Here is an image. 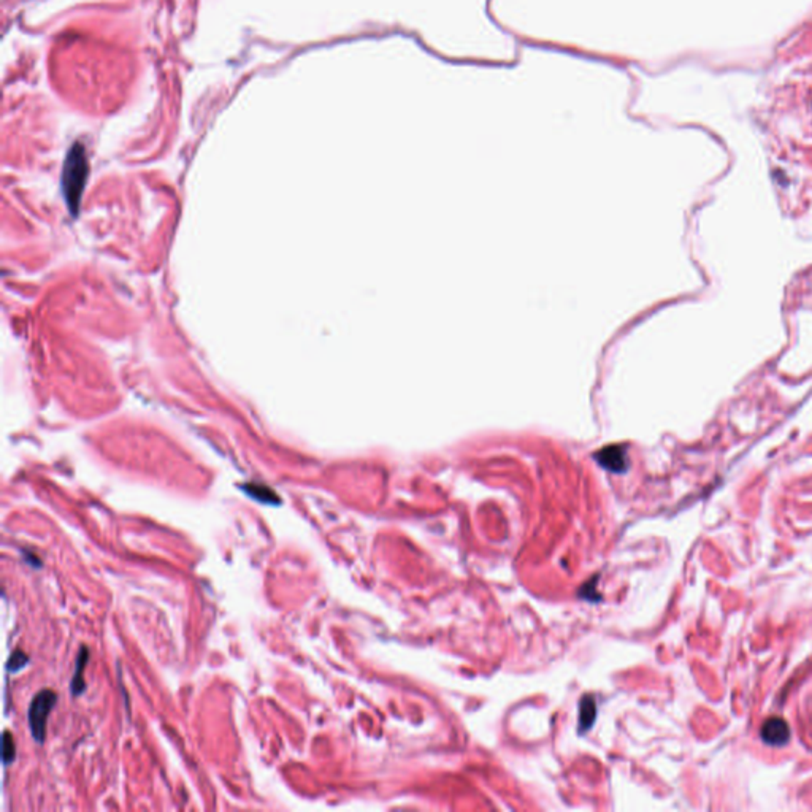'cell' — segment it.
Returning a JSON list of instances; mask_svg holds the SVG:
<instances>
[{"label":"cell","mask_w":812,"mask_h":812,"mask_svg":"<svg viewBox=\"0 0 812 812\" xmlns=\"http://www.w3.org/2000/svg\"><path fill=\"white\" fill-rule=\"evenodd\" d=\"M89 175V162L86 156V149L81 143H73V146L68 149L62 167V176H61V186L64 201L67 203V208L72 216H78L81 206V198L84 188H86Z\"/></svg>","instance_id":"obj_1"},{"label":"cell","mask_w":812,"mask_h":812,"mask_svg":"<svg viewBox=\"0 0 812 812\" xmlns=\"http://www.w3.org/2000/svg\"><path fill=\"white\" fill-rule=\"evenodd\" d=\"M56 703H58V694H56L54 690L44 689L40 690L39 694L34 695L27 719H29V729L35 743L39 744L45 743L48 717L54 709Z\"/></svg>","instance_id":"obj_2"},{"label":"cell","mask_w":812,"mask_h":812,"mask_svg":"<svg viewBox=\"0 0 812 812\" xmlns=\"http://www.w3.org/2000/svg\"><path fill=\"white\" fill-rule=\"evenodd\" d=\"M761 739L769 746H783L790 738V729L787 722L781 717H769L761 726Z\"/></svg>","instance_id":"obj_3"},{"label":"cell","mask_w":812,"mask_h":812,"mask_svg":"<svg viewBox=\"0 0 812 812\" xmlns=\"http://www.w3.org/2000/svg\"><path fill=\"white\" fill-rule=\"evenodd\" d=\"M595 459L598 460V464L609 470V472L622 473L626 470V455L625 450L621 446L604 447V450L595 455Z\"/></svg>","instance_id":"obj_4"},{"label":"cell","mask_w":812,"mask_h":812,"mask_svg":"<svg viewBox=\"0 0 812 812\" xmlns=\"http://www.w3.org/2000/svg\"><path fill=\"white\" fill-rule=\"evenodd\" d=\"M241 490H243L249 498H253V500L259 502L262 504H270V507H278V504H281V498L278 497V494L272 487L265 486V484L248 482L241 486Z\"/></svg>","instance_id":"obj_5"},{"label":"cell","mask_w":812,"mask_h":812,"mask_svg":"<svg viewBox=\"0 0 812 812\" xmlns=\"http://www.w3.org/2000/svg\"><path fill=\"white\" fill-rule=\"evenodd\" d=\"M89 661V651L86 646H83L80 652H78V657L75 661V673H73V678L72 682H70V692H72V696H80L84 692H86V681H84V668H86Z\"/></svg>","instance_id":"obj_6"},{"label":"cell","mask_w":812,"mask_h":812,"mask_svg":"<svg viewBox=\"0 0 812 812\" xmlns=\"http://www.w3.org/2000/svg\"><path fill=\"white\" fill-rule=\"evenodd\" d=\"M597 717V703L594 696H584L579 704V726L581 731H586L592 726Z\"/></svg>","instance_id":"obj_7"},{"label":"cell","mask_w":812,"mask_h":812,"mask_svg":"<svg viewBox=\"0 0 812 812\" xmlns=\"http://www.w3.org/2000/svg\"><path fill=\"white\" fill-rule=\"evenodd\" d=\"M2 760H4V765L9 766L11 765L13 761L16 760V743H15V738L10 731H4V739H2Z\"/></svg>","instance_id":"obj_8"},{"label":"cell","mask_w":812,"mask_h":812,"mask_svg":"<svg viewBox=\"0 0 812 812\" xmlns=\"http://www.w3.org/2000/svg\"><path fill=\"white\" fill-rule=\"evenodd\" d=\"M27 664H29V657H27V654L21 649H16L10 655L9 661H6V671L11 673V674L18 673L23 668H26Z\"/></svg>","instance_id":"obj_9"},{"label":"cell","mask_w":812,"mask_h":812,"mask_svg":"<svg viewBox=\"0 0 812 812\" xmlns=\"http://www.w3.org/2000/svg\"><path fill=\"white\" fill-rule=\"evenodd\" d=\"M23 554H24V560H27V562H29V564H32V567H35V568H37V567H41V564H40V560H39L37 555L31 554V552H29V551H27V549H26V551H23Z\"/></svg>","instance_id":"obj_10"}]
</instances>
